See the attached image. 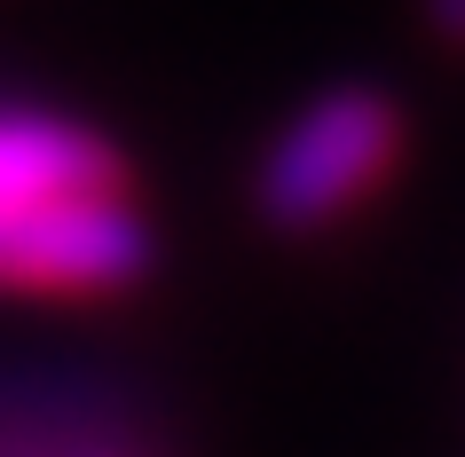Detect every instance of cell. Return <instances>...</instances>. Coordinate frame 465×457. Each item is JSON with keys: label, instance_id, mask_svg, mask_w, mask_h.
Masks as SVG:
<instances>
[{"label": "cell", "instance_id": "7a4b0ae2", "mask_svg": "<svg viewBox=\"0 0 465 457\" xmlns=\"http://www.w3.org/2000/svg\"><path fill=\"white\" fill-rule=\"evenodd\" d=\"M402 103L387 87L340 79L269 134L252 166V214L276 237H323L402 166Z\"/></svg>", "mask_w": 465, "mask_h": 457}, {"label": "cell", "instance_id": "6da1fadb", "mask_svg": "<svg viewBox=\"0 0 465 457\" xmlns=\"http://www.w3.org/2000/svg\"><path fill=\"white\" fill-rule=\"evenodd\" d=\"M158 244L134 174L87 119L48 103H0V292L111 300L143 284Z\"/></svg>", "mask_w": 465, "mask_h": 457}, {"label": "cell", "instance_id": "277c9868", "mask_svg": "<svg viewBox=\"0 0 465 457\" xmlns=\"http://www.w3.org/2000/svg\"><path fill=\"white\" fill-rule=\"evenodd\" d=\"M426 32L441 48H465V0H426Z\"/></svg>", "mask_w": 465, "mask_h": 457}, {"label": "cell", "instance_id": "3957f363", "mask_svg": "<svg viewBox=\"0 0 465 457\" xmlns=\"http://www.w3.org/2000/svg\"><path fill=\"white\" fill-rule=\"evenodd\" d=\"M158 426L95 371H25L0 363V450H143Z\"/></svg>", "mask_w": 465, "mask_h": 457}]
</instances>
